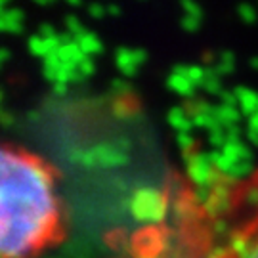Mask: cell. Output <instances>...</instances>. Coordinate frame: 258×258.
Here are the masks:
<instances>
[{"label":"cell","instance_id":"ba28073f","mask_svg":"<svg viewBox=\"0 0 258 258\" xmlns=\"http://www.w3.org/2000/svg\"><path fill=\"white\" fill-rule=\"evenodd\" d=\"M77 40V44L81 46V50H83L84 54L88 55H94V54H100L102 52V40L96 37L94 33H88V31H84L81 37L75 38Z\"/></svg>","mask_w":258,"mask_h":258},{"label":"cell","instance_id":"8fae6325","mask_svg":"<svg viewBox=\"0 0 258 258\" xmlns=\"http://www.w3.org/2000/svg\"><path fill=\"white\" fill-rule=\"evenodd\" d=\"M203 88L211 94H220V96L224 94L222 92V79L218 77V73H209L207 71V79H205L203 83Z\"/></svg>","mask_w":258,"mask_h":258},{"label":"cell","instance_id":"2e32d148","mask_svg":"<svg viewBox=\"0 0 258 258\" xmlns=\"http://www.w3.org/2000/svg\"><path fill=\"white\" fill-rule=\"evenodd\" d=\"M90 14H96V18H102L103 14H107V8H102V6H90Z\"/></svg>","mask_w":258,"mask_h":258},{"label":"cell","instance_id":"3957f363","mask_svg":"<svg viewBox=\"0 0 258 258\" xmlns=\"http://www.w3.org/2000/svg\"><path fill=\"white\" fill-rule=\"evenodd\" d=\"M146 59V52L144 50H134V48H119L117 54H115V61L117 67L122 75L132 77V75L138 73V69L144 65Z\"/></svg>","mask_w":258,"mask_h":258},{"label":"cell","instance_id":"277c9868","mask_svg":"<svg viewBox=\"0 0 258 258\" xmlns=\"http://www.w3.org/2000/svg\"><path fill=\"white\" fill-rule=\"evenodd\" d=\"M216 170L218 168L214 165V159H209L205 153H197L187 159V172L199 184H207Z\"/></svg>","mask_w":258,"mask_h":258},{"label":"cell","instance_id":"52a82bcc","mask_svg":"<svg viewBox=\"0 0 258 258\" xmlns=\"http://www.w3.org/2000/svg\"><path fill=\"white\" fill-rule=\"evenodd\" d=\"M235 258H258V228L243 239V243L237 247Z\"/></svg>","mask_w":258,"mask_h":258},{"label":"cell","instance_id":"5bb4252c","mask_svg":"<svg viewBox=\"0 0 258 258\" xmlns=\"http://www.w3.org/2000/svg\"><path fill=\"white\" fill-rule=\"evenodd\" d=\"M239 16L241 19H245V21H254L256 19V12L252 10V6H249V4H245V6H239Z\"/></svg>","mask_w":258,"mask_h":258},{"label":"cell","instance_id":"9c48e42d","mask_svg":"<svg viewBox=\"0 0 258 258\" xmlns=\"http://www.w3.org/2000/svg\"><path fill=\"white\" fill-rule=\"evenodd\" d=\"M168 122H170L180 134L187 132V130L191 128V124H194L191 117L185 113V109H180V107H176V109H172L168 113Z\"/></svg>","mask_w":258,"mask_h":258},{"label":"cell","instance_id":"30bf717a","mask_svg":"<svg viewBox=\"0 0 258 258\" xmlns=\"http://www.w3.org/2000/svg\"><path fill=\"white\" fill-rule=\"evenodd\" d=\"M2 29H6L8 33H19L21 23H23V14L18 10H4L2 12Z\"/></svg>","mask_w":258,"mask_h":258},{"label":"cell","instance_id":"9a60e30c","mask_svg":"<svg viewBox=\"0 0 258 258\" xmlns=\"http://www.w3.org/2000/svg\"><path fill=\"white\" fill-rule=\"evenodd\" d=\"M94 63H92V59L90 57H84V61L81 65H79V73L84 75V77H90V75L94 73Z\"/></svg>","mask_w":258,"mask_h":258},{"label":"cell","instance_id":"8992f818","mask_svg":"<svg viewBox=\"0 0 258 258\" xmlns=\"http://www.w3.org/2000/svg\"><path fill=\"white\" fill-rule=\"evenodd\" d=\"M235 96L239 100V109L247 115H256L258 113V94L252 92V90H247V88H237L235 90Z\"/></svg>","mask_w":258,"mask_h":258},{"label":"cell","instance_id":"7c38bea8","mask_svg":"<svg viewBox=\"0 0 258 258\" xmlns=\"http://www.w3.org/2000/svg\"><path fill=\"white\" fill-rule=\"evenodd\" d=\"M233 65H235V61H233V55L228 54V52H224V54L220 55V61H218V65H216V71H218V73H230L231 69H233Z\"/></svg>","mask_w":258,"mask_h":258},{"label":"cell","instance_id":"7a4b0ae2","mask_svg":"<svg viewBox=\"0 0 258 258\" xmlns=\"http://www.w3.org/2000/svg\"><path fill=\"white\" fill-rule=\"evenodd\" d=\"M132 214L142 220H157L163 214V197L151 191V189H144L136 194L134 201H132Z\"/></svg>","mask_w":258,"mask_h":258},{"label":"cell","instance_id":"4fadbf2b","mask_svg":"<svg viewBox=\"0 0 258 258\" xmlns=\"http://www.w3.org/2000/svg\"><path fill=\"white\" fill-rule=\"evenodd\" d=\"M201 23V16L197 14H184V19H182V25H184L187 31H195Z\"/></svg>","mask_w":258,"mask_h":258},{"label":"cell","instance_id":"5b68a950","mask_svg":"<svg viewBox=\"0 0 258 258\" xmlns=\"http://www.w3.org/2000/svg\"><path fill=\"white\" fill-rule=\"evenodd\" d=\"M168 86L178 94H184V96H191L195 84L191 83L189 75H187V67L184 65H176L172 69V73L168 77Z\"/></svg>","mask_w":258,"mask_h":258},{"label":"cell","instance_id":"6da1fadb","mask_svg":"<svg viewBox=\"0 0 258 258\" xmlns=\"http://www.w3.org/2000/svg\"><path fill=\"white\" fill-rule=\"evenodd\" d=\"M0 176V258H37L63 239L57 172L46 159L6 142Z\"/></svg>","mask_w":258,"mask_h":258}]
</instances>
